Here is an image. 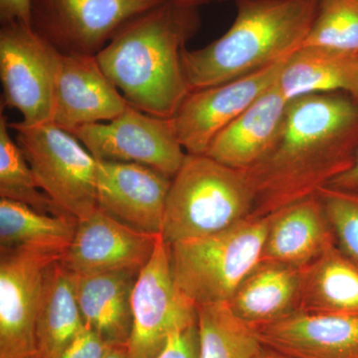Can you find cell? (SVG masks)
Instances as JSON below:
<instances>
[{
  "mask_svg": "<svg viewBox=\"0 0 358 358\" xmlns=\"http://www.w3.org/2000/svg\"><path fill=\"white\" fill-rule=\"evenodd\" d=\"M345 93L350 94L358 102V52L353 55Z\"/></svg>",
  "mask_w": 358,
  "mask_h": 358,
  "instance_id": "33",
  "label": "cell"
},
{
  "mask_svg": "<svg viewBox=\"0 0 358 358\" xmlns=\"http://www.w3.org/2000/svg\"><path fill=\"white\" fill-rule=\"evenodd\" d=\"M169 1L176 2V3L185 4V6L199 7L203 4L210 3L216 1H228V0H169ZM235 1V0H233Z\"/></svg>",
  "mask_w": 358,
  "mask_h": 358,
  "instance_id": "35",
  "label": "cell"
},
{
  "mask_svg": "<svg viewBox=\"0 0 358 358\" xmlns=\"http://www.w3.org/2000/svg\"><path fill=\"white\" fill-rule=\"evenodd\" d=\"M105 358H128V352H127V346L117 345L113 346L110 352L106 355Z\"/></svg>",
  "mask_w": 358,
  "mask_h": 358,
  "instance_id": "34",
  "label": "cell"
},
{
  "mask_svg": "<svg viewBox=\"0 0 358 358\" xmlns=\"http://www.w3.org/2000/svg\"><path fill=\"white\" fill-rule=\"evenodd\" d=\"M84 327L73 277L56 261L47 268L37 315L38 357L60 358Z\"/></svg>",
  "mask_w": 358,
  "mask_h": 358,
  "instance_id": "22",
  "label": "cell"
},
{
  "mask_svg": "<svg viewBox=\"0 0 358 358\" xmlns=\"http://www.w3.org/2000/svg\"><path fill=\"white\" fill-rule=\"evenodd\" d=\"M141 270L73 277L84 324L112 346L128 345L133 329L131 296Z\"/></svg>",
  "mask_w": 358,
  "mask_h": 358,
  "instance_id": "19",
  "label": "cell"
},
{
  "mask_svg": "<svg viewBox=\"0 0 358 358\" xmlns=\"http://www.w3.org/2000/svg\"><path fill=\"white\" fill-rule=\"evenodd\" d=\"M57 254L0 249V358H39L36 320L47 268Z\"/></svg>",
  "mask_w": 358,
  "mask_h": 358,
  "instance_id": "11",
  "label": "cell"
},
{
  "mask_svg": "<svg viewBox=\"0 0 358 358\" xmlns=\"http://www.w3.org/2000/svg\"><path fill=\"white\" fill-rule=\"evenodd\" d=\"M160 235L134 229L96 207L89 217L78 220L74 238L59 263L74 277L141 270Z\"/></svg>",
  "mask_w": 358,
  "mask_h": 358,
  "instance_id": "13",
  "label": "cell"
},
{
  "mask_svg": "<svg viewBox=\"0 0 358 358\" xmlns=\"http://www.w3.org/2000/svg\"><path fill=\"white\" fill-rule=\"evenodd\" d=\"M42 192L68 215L81 220L98 207V160L74 134L53 122L9 124Z\"/></svg>",
  "mask_w": 358,
  "mask_h": 358,
  "instance_id": "6",
  "label": "cell"
},
{
  "mask_svg": "<svg viewBox=\"0 0 358 358\" xmlns=\"http://www.w3.org/2000/svg\"><path fill=\"white\" fill-rule=\"evenodd\" d=\"M199 358H255L262 345L228 303L196 307Z\"/></svg>",
  "mask_w": 358,
  "mask_h": 358,
  "instance_id": "25",
  "label": "cell"
},
{
  "mask_svg": "<svg viewBox=\"0 0 358 358\" xmlns=\"http://www.w3.org/2000/svg\"><path fill=\"white\" fill-rule=\"evenodd\" d=\"M278 81L215 136L205 155L244 171L268 155L282 128L289 103Z\"/></svg>",
  "mask_w": 358,
  "mask_h": 358,
  "instance_id": "18",
  "label": "cell"
},
{
  "mask_svg": "<svg viewBox=\"0 0 358 358\" xmlns=\"http://www.w3.org/2000/svg\"><path fill=\"white\" fill-rule=\"evenodd\" d=\"M358 152V102L345 92L310 94L289 101L274 145L242 171L261 218L317 194L352 167Z\"/></svg>",
  "mask_w": 358,
  "mask_h": 358,
  "instance_id": "1",
  "label": "cell"
},
{
  "mask_svg": "<svg viewBox=\"0 0 358 358\" xmlns=\"http://www.w3.org/2000/svg\"><path fill=\"white\" fill-rule=\"evenodd\" d=\"M129 106L96 56L61 54L51 122L72 133L87 124L113 121Z\"/></svg>",
  "mask_w": 358,
  "mask_h": 358,
  "instance_id": "15",
  "label": "cell"
},
{
  "mask_svg": "<svg viewBox=\"0 0 358 358\" xmlns=\"http://www.w3.org/2000/svg\"><path fill=\"white\" fill-rule=\"evenodd\" d=\"M255 358H289L286 355H282L281 353L274 352V350H270L267 348H261L260 352L256 355Z\"/></svg>",
  "mask_w": 358,
  "mask_h": 358,
  "instance_id": "36",
  "label": "cell"
},
{
  "mask_svg": "<svg viewBox=\"0 0 358 358\" xmlns=\"http://www.w3.org/2000/svg\"><path fill=\"white\" fill-rule=\"evenodd\" d=\"M296 310L358 317V264L338 244L301 268Z\"/></svg>",
  "mask_w": 358,
  "mask_h": 358,
  "instance_id": "21",
  "label": "cell"
},
{
  "mask_svg": "<svg viewBox=\"0 0 358 358\" xmlns=\"http://www.w3.org/2000/svg\"><path fill=\"white\" fill-rule=\"evenodd\" d=\"M264 348L289 358H358V317L294 312L252 327Z\"/></svg>",
  "mask_w": 358,
  "mask_h": 358,
  "instance_id": "16",
  "label": "cell"
},
{
  "mask_svg": "<svg viewBox=\"0 0 358 358\" xmlns=\"http://www.w3.org/2000/svg\"><path fill=\"white\" fill-rule=\"evenodd\" d=\"M355 53L301 47L285 64L279 86L289 101L310 94L345 92Z\"/></svg>",
  "mask_w": 358,
  "mask_h": 358,
  "instance_id": "24",
  "label": "cell"
},
{
  "mask_svg": "<svg viewBox=\"0 0 358 358\" xmlns=\"http://www.w3.org/2000/svg\"><path fill=\"white\" fill-rule=\"evenodd\" d=\"M320 0H235L229 29L181 64L189 92L226 83L286 60L303 46Z\"/></svg>",
  "mask_w": 358,
  "mask_h": 358,
  "instance_id": "3",
  "label": "cell"
},
{
  "mask_svg": "<svg viewBox=\"0 0 358 358\" xmlns=\"http://www.w3.org/2000/svg\"><path fill=\"white\" fill-rule=\"evenodd\" d=\"M199 26V7L164 0L127 21L96 60L129 105L173 119L190 93L181 54Z\"/></svg>",
  "mask_w": 358,
  "mask_h": 358,
  "instance_id": "2",
  "label": "cell"
},
{
  "mask_svg": "<svg viewBox=\"0 0 358 358\" xmlns=\"http://www.w3.org/2000/svg\"><path fill=\"white\" fill-rule=\"evenodd\" d=\"M171 180L143 164L98 160V207L134 229L162 234Z\"/></svg>",
  "mask_w": 358,
  "mask_h": 358,
  "instance_id": "14",
  "label": "cell"
},
{
  "mask_svg": "<svg viewBox=\"0 0 358 358\" xmlns=\"http://www.w3.org/2000/svg\"><path fill=\"white\" fill-rule=\"evenodd\" d=\"M0 199L20 202L43 213L68 215L37 185L24 154L9 134V124L2 113L0 115Z\"/></svg>",
  "mask_w": 358,
  "mask_h": 358,
  "instance_id": "26",
  "label": "cell"
},
{
  "mask_svg": "<svg viewBox=\"0 0 358 358\" xmlns=\"http://www.w3.org/2000/svg\"><path fill=\"white\" fill-rule=\"evenodd\" d=\"M339 248L358 264V195L331 187L317 192Z\"/></svg>",
  "mask_w": 358,
  "mask_h": 358,
  "instance_id": "28",
  "label": "cell"
},
{
  "mask_svg": "<svg viewBox=\"0 0 358 358\" xmlns=\"http://www.w3.org/2000/svg\"><path fill=\"white\" fill-rule=\"evenodd\" d=\"M131 310L128 358H155L171 334L197 320L196 307L174 284L169 245L162 235L134 284Z\"/></svg>",
  "mask_w": 358,
  "mask_h": 358,
  "instance_id": "9",
  "label": "cell"
},
{
  "mask_svg": "<svg viewBox=\"0 0 358 358\" xmlns=\"http://www.w3.org/2000/svg\"><path fill=\"white\" fill-rule=\"evenodd\" d=\"M327 187L358 195V152L352 167L334 179Z\"/></svg>",
  "mask_w": 358,
  "mask_h": 358,
  "instance_id": "32",
  "label": "cell"
},
{
  "mask_svg": "<svg viewBox=\"0 0 358 358\" xmlns=\"http://www.w3.org/2000/svg\"><path fill=\"white\" fill-rule=\"evenodd\" d=\"M112 348L98 334L85 326L60 358H105Z\"/></svg>",
  "mask_w": 358,
  "mask_h": 358,
  "instance_id": "30",
  "label": "cell"
},
{
  "mask_svg": "<svg viewBox=\"0 0 358 358\" xmlns=\"http://www.w3.org/2000/svg\"><path fill=\"white\" fill-rule=\"evenodd\" d=\"M271 217H248L208 236L169 245L176 288L195 307L229 303L260 263Z\"/></svg>",
  "mask_w": 358,
  "mask_h": 358,
  "instance_id": "5",
  "label": "cell"
},
{
  "mask_svg": "<svg viewBox=\"0 0 358 358\" xmlns=\"http://www.w3.org/2000/svg\"><path fill=\"white\" fill-rule=\"evenodd\" d=\"M155 358H199L197 320L171 334L166 346Z\"/></svg>",
  "mask_w": 358,
  "mask_h": 358,
  "instance_id": "29",
  "label": "cell"
},
{
  "mask_svg": "<svg viewBox=\"0 0 358 358\" xmlns=\"http://www.w3.org/2000/svg\"><path fill=\"white\" fill-rule=\"evenodd\" d=\"M71 134L96 160L143 164L171 178L187 155L173 119L145 114L131 105L113 121L80 127Z\"/></svg>",
  "mask_w": 358,
  "mask_h": 358,
  "instance_id": "8",
  "label": "cell"
},
{
  "mask_svg": "<svg viewBox=\"0 0 358 358\" xmlns=\"http://www.w3.org/2000/svg\"><path fill=\"white\" fill-rule=\"evenodd\" d=\"M255 194L242 171L205 155H186L167 195L162 236L171 245L208 236L248 218Z\"/></svg>",
  "mask_w": 358,
  "mask_h": 358,
  "instance_id": "4",
  "label": "cell"
},
{
  "mask_svg": "<svg viewBox=\"0 0 358 358\" xmlns=\"http://www.w3.org/2000/svg\"><path fill=\"white\" fill-rule=\"evenodd\" d=\"M60 56V52L32 26L18 22L1 24L2 105L22 115V126L52 122Z\"/></svg>",
  "mask_w": 358,
  "mask_h": 358,
  "instance_id": "7",
  "label": "cell"
},
{
  "mask_svg": "<svg viewBox=\"0 0 358 358\" xmlns=\"http://www.w3.org/2000/svg\"><path fill=\"white\" fill-rule=\"evenodd\" d=\"M301 279V268L261 261L228 303L251 327L270 324L296 310Z\"/></svg>",
  "mask_w": 358,
  "mask_h": 358,
  "instance_id": "20",
  "label": "cell"
},
{
  "mask_svg": "<svg viewBox=\"0 0 358 358\" xmlns=\"http://www.w3.org/2000/svg\"><path fill=\"white\" fill-rule=\"evenodd\" d=\"M268 216L270 227L261 261L303 268L338 244L333 226L317 194L294 202Z\"/></svg>",
  "mask_w": 358,
  "mask_h": 358,
  "instance_id": "17",
  "label": "cell"
},
{
  "mask_svg": "<svg viewBox=\"0 0 358 358\" xmlns=\"http://www.w3.org/2000/svg\"><path fill=\"white\" fill-rule=\"evenodd\" d=\"M78 219L43 213L0 199V249L33 248L62 257L74 238Z\"/></svg>",
  "mask_w": 358,
  "mask_h": 358,
  "instance_id": "23",
  "label": "cell"
},
{
  "mask_svg": "<svg viewBox=\"0 0 358 358\" xmlns=\"http://www.w3.org/2000/svg\"><path fill=\"white\" fill-rule=\"evenodd\" d=\"M301 47L357 53L358 0H320L317 15Z\"/></svg>",
  "mask_w": 358,
  "mask_h": 358,
  "instance_id": "27",
  "label": "cell"
},
{
  "mask_svg": "<svg viewBox=\"0 0 358 358\" xmlns=\"http://www.w3.org/2000/svg\"><path fill=\"white\" fill-rule=\"evenodd\" d=\"M164 0H32V27L61 54L96 56L127 21Z\"/></svg>",
  "mask_w": 358,
  "mask_h": 358,
  "instance_id": "10",
  "label": "cell"
},
{
  "mask_svg": "<svg viewBox=\"0 0 358 358\" xmlns=\"http://www.w3.org/2000/svg\"><path fill=\"white\" fill-rule=\"evenodd\" d=\"M0 20L32 26V0H0Z\"/></svg>",
  "mask_w": 358,
  "mask_h": 358,
  "instance_id": "31",
  "label": "cell"
},
{
  "mask_svg": "<svg viewBox=\"0 0 358 358\" xmlns=\"http://www.w3.org/2000/svg\"><path fill=\"white\" fill-rule=\"evenodd\" d=\"M288 59L247 76L190 92L173 117L186 154L204 155L215 136L279 80Z\"/></svg>",
  "mask_w": 358,
  "mask_h": 358,
  "instance_id": "12",
  "label": "cell"
}]
</instances>
